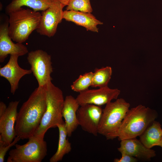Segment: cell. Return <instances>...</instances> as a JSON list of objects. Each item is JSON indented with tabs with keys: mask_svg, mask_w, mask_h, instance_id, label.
Wrapping results in <instances>:
<instances>
[{
	"mask_svg": "<svg viewBox=\"0 0 162 162\" xmlns=\"http://www.w3.org/2000/svg\"><path fill=\"white\" fill-rule=\"evenodd\" d=\"M46 108L44 87L38 86L22 105L17 112L15 130L16 136L28 139L38 127Z\"/></svg>",
	"mask_w": 162,
	"mask_h": 162,
	"instance_id": "cell-1",
	"label": "cell"
},
{
	"mask_svg": "<svg viewBox=\"0 0 162 162\" xmlns=\"http://www.w3.org/2000/svg\"><path fill=\"white\" fill-rule=\"evenodd\" d=\"M46 108L40 124L34 136L42 140L50 128L57 127L65 122L62 119V111L64 99L62 90L49 81L45 86Z\"/></svg>",
	"mask_w": 162,
	"mask_h": 162,
	"instance_id": "cell-2",
	"label": "cell"
},
{
	"mask_svg": "<svg viewBox=\"0 0 162 162\" xmlns=\"http://www.w3.org/2000/svg\"><path fill=\"white\" fill-rule=\"evenodd\" d=\"M157 116L155 111L142 105L129 109L118 130L117 137L118 140L140 136Z\"/></svg>",
	"mask_w": 162,
	"mask_h": 162,
	"instance_id": "cell-3",
	"label": "cell"
},
{
	"mask_svg": "<svg viewBox=\"0 0 162 162\" xmlns=\"http://www.w3.org/2000/svg\"><path fill=\"white\" fill-rule=\"evenodd\" d=\"M8 33L16 43H22L31 33L38 28L41 13L29 9L21 8L9 13Z\"/></svg>",
	"mask_w": 162,
	"mask_h": 162,
	"instance_id": "cell-4",
	"label": "cell"
},
{
	"mask_svg": "<svg viewBox=\"0 0 162 162\" xmlns=\"http://www.w3.org/2000/svg\"><path fill=\"white\" fill-rule=\"evenodd\" d=\"M130 106V104L122 98L106 104L103 110L98 134L104 136L107 140L117 137L118 130Z\"/></svg>",
	"mask_w": 162,
	"mask_h": 162,
	"instance_id": "cell-5",
	"label": "cell"
},
{
	"mask_svg": "<svg viewBox=\"0 0 162 162\" xmlns=\"http://www.w3.org/2000/svg\"><path fill=\"white\" fill-rule=\"evenodd\" d=\"M26 143L16 144L9 153L7 162H41L47 154V144L44 140L33 135Z\"/></svg>",
	"mask_w": 162,
	"mask_h": 162,
	"instance_id": "cell-6",
	"label": "cell"
},
{
	"mask_svg": "<svg viewBox=\"0 0 162 162\" xmlns=\"http://www.w3.org/2000/svg\"><path fill=\"white\" fill-rule=\"evenodd\" d=\"M27 58L38 86L44 87L52 81L51 74L53 68L50 55L46 51L39 49L28 52Z\"/></svg>",
	"mask_w": 162,
	"mask_h": 162,
	"instance_id": "cell-7",
	"label": "cell"
},
{
	"mask_svg": "<svg viewBox=\"0 0 162 162\" xmlns=\"http://www.w3.org/2000/svg\"><path fill=\"white\" fill-rule=\"evenodd\" d=\"M64 7L57 0L45 10L42 11L40 24L37 32L50 38L56 33L58 24L63 19Z\"/></svg>",
	"mask_w": 162,
	"mask_h": 162,
	"instance_id": "cell-8",
	"label": "cell"
},
{
	"mask_svg": "<svg viewBox=\"0 0 162 162\" xmlns=\"http://www.w3.org/2000/svg\"><path fill=\"white\" fill-rule=\"evenodd\" d=\"M102 112L100 106L89 104L80 106L76 112L79 125L84 131L97 136Z\"/></svg>",
	"mask_w": 162,
	"mask_h": 162,
	"instance_id": "cell-9",
	"label": "cell"
},
{
	"mask_svg": "<svg viewBox=\"0 0 162 162\" xmlns=\"http://www.w3.org/2000/svg\"><path fill=\"white\" fill-rule=\"evenodd\" d=\"M120 93L118 89L110 88L107 86L98 89H88L80 93L76 98L80 106L89 104L100 106L117 99Z\"/></svg>",
	"mask_w": 162,
	"mask_h": 162,
	"instance_id": "cell-10",
	"label": "cell"
},
{
	"mask_svg": "<svg viewBox=\"0 0 162 162\" xmlns=\"http://www.w3.org/2000/svg\"><path fill=\"white\" fill-rule=\"evenodd\" d=\"M19 101L10 102L5 111L0 116V137L4 146L10 144L16 136L15 130Z\"/></svg>",
	"mask_w": 162,
	"mask_h": 162,
	"instance_id": "cell-11",
	"label": "cell"
},
{
	"mask_svg": "<svg viewBox=\"0 0 162 162\" xmlns=\"http://www.w3.org/2000/svg\"><path fill=\"white\" fill-rule=\"evenodd\" d=\"M8 18L0 25V62H3L8 55L19 56L28 53L27 47L22 43L15 44L8 33Z\"/></svg>",
	"mask_w": 162,
	"mask_h": 162,
	"instance_id": "cell-12",
	"label": "cell"
},
{
	"mask_svg": "<svg viewBox=\"0 0 162 162\" xmlns=\"http://www.w3.org/2000/svg\"><path fill=\"white\" fill-rule=\"evenodd\" d=\"M19 57L17 55H10L8 63L0 68V76L8 81L10 86V92L13 95L18 88L21 78L32 73L31 69H24L20 66L18 62Z\"/></svg>",
	"mask_w": 162,
	"mask_h": 162,
	"instance_id": "cell-13",
	"label": "cell"
},
{
	"mask_svg": "<svg viewBox=\"0 0 162 162\" xmlns=\"http://www.w3.org/2000/svg\"><path fill=\"white\" fill-rule=\"evenodd\" d=\"M121 141L120 147L118 148L121 153H124L134 157L148 160L156 155L154 150L147 148L136 138Z\"/></svg>",
	"mask_w": 162,
	"mask_h": 162,
	"instance_id": "cell-14",
	"label": "cell"
},
{
	"mask_svg": "<svg viewBox=\"0 0 162 162\" xmlns=\"http://www.w3.org/2000/svg\"><path fill=\"white\" fill-rule=\"evenodd\" d=\"M63 19L84 27L88 31L98 32L97 26L103 23L91 13L71 10L64 11Z\"/></svg>",
	"mask_w": 162,
	"mask_h": 162,
	"instance_id": "cell-15",
	"label": "cell"
},
{
	"mask_svg": "<svg viewBox=\"0 0 162 162\" xmlns=\"http://www.w3.org/2000/svg\"><path fill=\"white\" fill-rule=\"evenodd\" d=\"M76 98L71 95L66 97L62 111V116L65 120L68 136L70 137L72 133L79 125L77 111L80 106Z\"/></svg>",
	"mask_w": 162,
	"mask_h": 162,
	"instance_id": "cell-16",
	"label": "cell"
},
{
	"mask_svg": "<svg viewBox=\"0 0 162 162\" xmlns=\"http://www.w3.org/2000/svg\"><path fill=\"white\" fill-rule=\"evenodd\" d=\"M57 0H13L5 8L7 14L24 6L28 7L36 12L44 11L51 6Z\"/></svg>",
	"mask_w": 162,
	"mask_h": 162,
	"instance_id": "cell-17",
	"label": "cell"
},
{
	"mask_svg": "<svg viewBox=\"0 0 162 162\" xmlns=\"http://www.w3.org/2000/svg\"><path fill=\"white\" fill-rule=\"evenodd\" d=\"M140 140L147 148L160 146L162 140V129L160 123L154 121L140 136Z\"/></svg>",
	"mask_w": 162,
	"mask_h": 162,
	"instance_id": "cell-18",
	"label": "cell"
},
{
	"mask_svg": "<svg viewBox=\"0 0 162 162\" xmlns=\"http://www.w3.org/2000/svg\"><path fill=\"white\" fill-rule=\"evenodd\" d=\"M57 128L59 133L58 148L56 152L50 159V162H58L62 160L64 155L71 150V144L67 139L68 135L65 122L58 125Z\"/></svg>",
	"mask_w": 162,
	"mask_h": 162,
	"instance_id": "cell-19",
	"label": "cell"
},
{
	"mask_svg": "<svg viewBox=\"0 0 162 162\" xmlns=\"http://www.w3.org/2000/svg\"><path fill=\"white\" fill-rule=\"evenodd\" d=\"M112 73L111 68L106 66L95 69L93 73L92 87L103 88L108 86Z\"/></svg>",
	"mask_w": 162,
	"mask_h": 162,
	"instance_id": "cell-20",
	"label": "cell"
},
{
	"mask_svg": "<svg viewBox=\"0 0 162 162\" xmlns=\"http://www.w3.org/2000/svg\"><path fill=\"white\" fill-rule=\"evenodd\" d=\"M93 72H90L80 75L71 86V89L79 93L88 89L92 84Z\"/></svg>",
	"mask_w": 162,
	"mask_h": 162,
	"instance_id": "cell-21",
	"label": "cell"
},
{
	"mask_svg": "<svg viewBox=\"0 0 162 162\" xmlns=\"http://www.w3.org/2000/svg\"><path fill=\"white\" fill-rule=\"evenodd\" d=\"M66 10L91 13L93 11L90 0H70Z\"/></svg>",
	"mask_w": 162,
	"mask_h": 162,
	"instance_id": "cell-22",
	"label": "cell"
},
{
	"mask_svg": "<svg viewBox=\"0 0 162 162\" xmlns=\"http://www.w3.org/2000/svg\"><path fill=\"white\" fill-rule=\"evenodd\" d=\"M20 139V137L16 136L10 144L4 146V142L0 137V162L4 161V157L7 152L11 147L15 146Z\"/></svg>",
	"mask_w": 162,
	"mask_h": 162,
	"instance_id": "cell-23",
	"label": "cell"
},
{
	"mask_svg": "<svg viewBox=\"0 0 162 162\" xmlns=\"http://www.w3.org/2000/svg\"><path fill=\"white\" fill-rule=\"evenodd\" d=\"M122 157L119 158H115L114 162H136L137 159L134 157L124 153H121Z\"/></svg>",
	"mask_w": 162,
	"mask_h": 162,
	"instance_id": "cell-24",
	"label": "cell"
},
{
	"mask_svg": "<svg viewBox=\"0 0 162 162\" xmlns=\"http://www.w3.org/2000/svg\"><path fill=\"white\" fill-rule=\"evenodd\" d=\"M7 106L2 101L0 102V116L5 111Z\"/></svg>",
	"mask_w": 162,
	"mask_h": 162,
	"instance_id": "cell-25",
	"label": "cell"
},
{
	"mask_svg": "<svg viewBox=\"0 0 162 162\" xmlns=\"http://www.w3.org/2000/svg\"><path fill=\"white\" fill-rule=\"evenodd\" d=\"M58 1L64 7L68 5L70 0H58Z\"/></svg>",
	"mask_w": 162,
	"mask_h": 162,
	"instance_id": "cell-26",
	"label": "cell"
},
{
	"mask_svg": "<svg viewBox=\"0 0 162 162\" xmlns=\"http://www.w3.org/2000/svg\"><path fill=\"white\" fill-rule=\"evenodd\" d=\"M160 146L162 148V140Z\"/></svg>",
	"mask_w": 162,
	"mask_h": 162,
	"instance_id": "cell-27",
	"label": "cell"
}]
</instances>
